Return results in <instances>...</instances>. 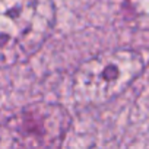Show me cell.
I'll list each match as a JSON object with an SVG mask.
<instances>
[{
	"label": "cell",
	"mask_w": 149,
	"mask_h": 149,
	"mask_svg": "<svg viewBox=\"0 0 149 149\" xmlns=\"http://www.w3.org/2000/svg\"><path fill=\"white\" fill-rule=\"evenodd\" d=\"M70 126V114L60 104L35 102L0 123V149H51Z\"/></svg>",
	"instance_id": "3"
},
{
	"label": "cell",
	"mask_w": 149,
	"mask_h": 149,
	"mask_svg": "<svg viewBox=\"0 0 149 149\" xmlns=\"http://www.w3.org/2000/svg\"><path fill=\"white\" fill-rule=\"evenodd\" d=\"M56 24L53 0H0V69L31 58Z\"/></svg>",
	"instance_id": "1"
},
{
	"label": "cell",
	"mask_w": 149,
	"mask_h": 149,
	"mask_svg": "<svg viewBox=\"0 0 149 149\" xmlns=\"http://www.w3.org/2000/svg\"><path fill=\"white\" fill-rule=\"evenodd\" d=\"M145 70L143 56L132 48L101 51L78 66L72 95L81 105H102L121 95Z\"/></svg>",
	"instance_id": "2"
},
{
	"label": "cell",
	"mask_w": 149,
	"mask_h": 149,
	"mask_svg": "<svg viewBox=\"0 0 149 149\" xmlns=\"http://www.w3.org/2000/svg\"><path fill=\"white\" fill-rule=\"evenodd\" d=\"M124 12L134 28L149 31V0H124Z\"/></svg>",
	"instance_id": "4"
}]
</instances>
